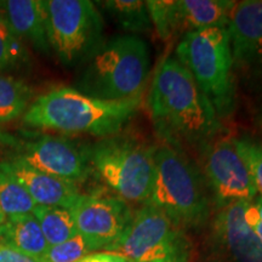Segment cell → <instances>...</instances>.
<instances>
[{
    "mask_svg": "<svg viewBox=\"0 0 262 262\" xmlns=\"http://www.w3.org/2000/svg\"><path fill=\"white\" fill-rule=\"evenodd\" d=\"M148 107L164 145L182 149L211 142L222 130L220 118L175 56L164 58L153 78Z\"/></svg>",
    "mask_w": 262,
    "mask_h": 262,
    "instance_id": "obj_1",
    "label": "cell"
},
{
    "mask_svg": "<svg viewBox=\"0 0 262 262\" xmlns=\"http://www.w3.org/2000/svg\"><path fill=\"white\" fill-rule=\"evenodd\" d=\"M141 103L142 96L106 101L74 88H55L31 102L24 122L32 127L103 139L119 134L139 112Z\"/></svg>",
    "mask_w": 262,
    "mask_h": 262,
    "instance_id": "obj_2",
    "label": "cell"
},
{
    "mask_svg": "<svg viewBox=\"0 0 262 262\" xmlns=\"http://www.w3.org/2000/svg\"><path fill=\"white\" fill-rule=\"evenodd\" d=\"M153 159L155 175L146 203L186 233H201L214 214V204L199 166L183 149L164 143L155 147Z\"/></svg>",
    "mask_w": 262,
    "mask_h": 262,
    "instance_id": "obj_3",
    "label": "cell"
},
{
    "mask_svg": "<svg viewBox=\"0 0 262 262\" xmlns=\"http://www.w3.org/2000/svg\"><path fill=\"white\" fill-rule=\"evenodd\" d=\"M150 70L147 42L139 35H118L88 60L75 90L106 101L142 96Z\"/></svg>",
    "mask_w": 262,
    "mask_h": 262,
    "instance_id": "obj_4",
    "label": "cell"
},
{
    "mask_svg": "<svg viewBox=\"0 0 262 262\" xmlns=\"http://www.w3.org/2000/svg\"><path fill=\"white\" fill-rule=\"evenodd\" d=\"M175 57L191 73L220 120L231 117L237 104V89L227 26H214L183 35Z\"/></svg>",
    "mask_w": 262,
    "mask_h": 262,
    "instance_id": "obj_5",
    "label": "cell"
},
{
    "mask_svg": "<svg viewBox=\"0 0 262 262\" xmlns=\"http://www.w3.org/2000/svg\"><path fill=\"white\" fill-rule=\"evenodd\" d=\"M155 147L129 134L103 137L90 146L93 171L114 195L145 204L155 175Z\"/></svg>",
    "mask_w": 262,
    "mask_h": 262,
    "instance_id": "obj_6",
    "label": "cell"
},
{
    "mask_svg": "<svg viewBox=\"0 0 262 262\" xmlns=\"http://www.w3.org/2000/svg\"><path fill=\"white\" fill-rule=\"evenodd\" d=\"M104 251L130 262H193L194 247L187 233L150 204L134 211L129 227Z\"/></svg>",
    "mask_w": 262,
    "mask_h": 262,
    "instance_id": "obj_7",
    "label": "cell"
},
{
    "mask_svg": "<svg viewBox=\"0 0 262 262\" xmlns=\"http://www.w3.org/2000/svg\"><path fill=\"white\" fill-rule=\"evenodd\" d=\"M41 4L50 50L63 64L88 61L103 44V17L93 2L45 0Z\"/></svg>",
    "mask_w": 262,
    "mask_h": 262,
    "instance_id": "obj_8",
    "label": "cell"
},
{
    "mask_svg": "<svg viewBox=\"0 0 262 262\" xmlns=\"http://www.w3.org/2000/svg\"><path fill=\"white\" fill-rule=\"evenodd\" d=\"M245 203L214 210L193 262H262V243L245 220Z\"/></svg>",
    "mask_w": 262,
    "mask_h": 262,
    "instance_id": "obj_9",
    "label": "cell"
},
{
    "mask_svg": "<svg viewBox=\"0 0 262 262\" xmlns=\"http://www.w3.org/2000/svg\"><path fill=\"white\" fill-rule=\"evenodd\" d=\"M201 171L210 191L214 210L257 196L247 165L232 140L211 141L201 146Z\"/></svg>",
    "mask_w": 262,
    "mask_h": 262,
    "instance_id": "obj_10",
    "label": "cell"
},
{
    "mask_svg": "<svg viewBox=\"0 0 262 262\" xmlns=\"http://www.w3.org/2000/svg\"><path fill=\"white\" fill-rule=\"evenodd\" d=\"M70 210L78 233L89 242L94 251L106 250L122 237L134 215L129 203L100 193L81 194Z\"/></svg>",
    "mask_w": 262,
    "mask_h": 262,
    "instance_id": "obj_11",
    "label": "cell"
},
{
    "mask_svg": "<svg viewBox=\"0 0 262 262\" xmlns=\"http://www.w3.org/2000/svg\"><path fill=\"white\" fill-rule=\"evenodd\" d=\"M18 158L32 168L73 183L84 182L93 172L90 147L64 137L42 135L21 146Z\"/></svg>",
    "mask_w": 262,
    "mask_h": 262,
    "instance_id": "obj_12",
    "label": "cell"
},
{
    "mask_svg": "<svg viewBox=\"0 0 262 262\" xmlns=\"http://www.w3.org/2000/svg\"><path fill=\"white\" fill-rule=\"evenodd\" d=\"M227 31L234 74L262 77V0L235 3Z\"/></svg>",
    "mask_w": 262,
    "mask_h": 262,
    "instance_id": "obj_13",
    "label": "cell"
},
{
    "mask_svg": "<svg viewBox=\"0 0 262 262\" xmlns=\"http://www.w3.org/2000/svg\"><path fill=\"white\" fill-rule=\"evenodd\" d=\"M8 164L37 205L71 209L83 194L77 183L39 171L18 157L8 160Z\"/></svg>",
    "mask_w": 262,
    "mask_h": 262,
    "instance_id": "obj_14",
    "label": "cell"
},
{
    "mask_svg": "<svg viewBox=\"0 0 262 262\" xmlns=\"http://www.w3.org/2000/svg\"><path fill=\"white\" fill-rule=\"evenodd\" d=\"M234 6L233 0H173L172 38L214 26H227Z\"/></svg>",
    "mask_w": 262,
    "mask_h": 262,
    "instance_id": "obj_15",
    "label": "cell"
},
{
    "mask_svg": "<svg viewBox=\"0 0 262 262\" xmlns=\"http://www.w3.org/2000/svg\"><path fill=\"white\" fill-rule=\"evenodd\" d=\"M4 17L16 37L32 44L37 50L50 51L44 10L39 0H8L2 3Z\"/></svg>",
    "mask_w": 262,
    "mask_h": 262,
    "instance_id": "obj_16",
    "label": "cell"
},
{
    "mask_svg": "<svg viewBox=\"0 0 262 262\" xmlns=\"http://www.w3.org/2000/svg\"><path fill=\"white\" fill-rule=\"evenodd\" d=\"M0 242L40 262L49 244L33 214L6 217L0 226Z\"/></svg>",
    "mask_w": 262,
    "mask_h": 262,
    "instance_id": "obj_17",
    "label": "cell"
},
{
    "mask_svg": "<svg viewBox=\"0 0 262 262\" xmlns=\"http://www.w3.org/2000/svg\"><path fill=\"white\" fill-rule=\"evenodd\" d=\"M35 216L49 247L57 245L78 234L70 209L37 205L32 212Z\"/></svg>",
    "mask_w": 262,
    "mask_h": 262,
    "instance_id": "obj_18",
    "label": "cell"
},
{
    "mask_svg": "<svg viewBox=\"0 0 262 262\" xmlns=\"http://www.w3.org/2000/svg\"><path fill=\"white\" fill-rule=\"evenodd\" d=\"M37 206L22 183L15 178L8 162H0V208L6 217L32 214Z\"/></svg>",
    "mask_w": 262,
    "mask_h": 262,
    "instance_id": "obj_19",
    "label": "cell"
},
{
    "mask_svg": "<svg viewBox=\"0 0 262 262\" xmlns=\"http://www.w3.org/2000/svg\"><path fill=\"white\" fill-rule=\"evenodd\" d=\"M117 22L130 35L147 33L152 29L146 2L141 0H108L101 3Z\"/></svg>",
    "mask_w": 262,
    "mask_h": 262,
    "instance_id": "obj_20",
    "label": "cell"
},
{
    "mask_svg": "<svg viewBox=\"0 0 262 262\" xmlns=\"http://www.w3.org/2000/svg\"><path fill=\"white\" fill-rule=\"evenodd\" d=\"M33 97L32 89L24 81L0 74V124L24 116Z\"/></svg>",
    "mask_w": 262,
    "mask_h": 262,
    "instance_id": "obj_21",
    "label": "cell"
},
{
    "mask_svg": "<svg viewBox=\"0 0 262 262\" xmlns=\"http://www.w3.org/2000/svg\"><path fill=\"white\" fill-rule=\"evenodd\" d=\"M27 61L24 41L16 37L6 18L0 15V71L15 70Z\"/></svg>",
    "mask_w": 262,
    "mask_h": 262,
    "instance_id": "obj_22",
    "label": "cell"
},
{
    "mask_svg": "<svg viewBox=\"0 0 262 262\" xmlns=\"http://www.w3.org/2000/svg\"><path fill=\"white\" fill-rule=\"evenodd\" d=\"M232 142L247 165L257 195L262 196V142L248 136L237 137Z\"/></svg>",
    "mask_w": 262,
    "mask_h": 262,
    "instance_id": "obj_23",
    "label": "cell"
},
{
    "mask_svg": "<svg viewBox=\"0 0 262 262\" xmlns=\"http://www.w3.org/2000/svg\"><path fill=\"white\" fill-rule=\"evenodd\" d=\"M90 253L94 250L89 242L78 233L63 243L49 247L40 262H77Z\"/></svg>",
    "mask_w": 262,
    "mask_h": 262,
    "instance_id": "obj_24",
    "label": "cell"
},
{
    "mask_svg": "<svg viewBox=\"0 0 262 262\" xmlns=\"http://www.w3.org/2000/svg\"><path fill=\"white\" fill-rule=\"evenodd\" d=\"M172 4L173 0H148L146 2L152 27L162 40L172 38Z\"/></svg>",
    "mask_w": 262,
    "mask_h": 262,
    "instance_id": "obj_25",
    "label": "cell"
},
{
    "mask_svg": "<svg viewBox=\"0 0 262 262\" xmlns=\"http://www.w3.org/2000/svg\"><path fill=\"white\" fill-rule=\"evenodd\" d=\"M245 220L262 243V196L257 195L245 205Z\"/></svg>",
    "mask_w": 262,
    "mask_h": 262,
    "instance_id": "obj_26",
    "label": "cell"
},
{
    "mask_svg": "<svg viewBox=\"0 0 262 262\" xmlns=\"http://www.w3.org/2000/svg\"><path fill=\"white\" fill-rule=\"evenodd\" d=\"M77 262H130L123 255L112 251H94Z\"/></svg>",
    "mask_w": 262,
    "mask_h": 262,
    "instance_id": "obj_27",
    "label": "cell"
},
{
    "mask_svg": "<svg viewBox=\"0 0 262 262\" xmlns=\"http://www.w3.org/2000/svg\"><path fill=\"white\" fill-rule=\"evenodd\" d=\"M0 262H39L0 242Z\"/></svg>",
    "mask_w": 262,
    "mask_h": 262,
    "instance_id": "obj_28",
    "label": "cell"
},
{
    "mask_svg": "<svg viewBox=\"0 0 262 262\" xmlns=\"http://www.w3.org/2000/svg\"><path fill=\"white\" fill-rule=\"evenodd\" d=\"M0 145L2 146H11V147H17L18 146V140L15 139L14 136L10 135V134L5 133L4 130L0 127Z\"/></svg>",
    "mask_w": 262,
    "mask_h": 262,
    "instance_id": "obj_29",
    "label": "cell"
},
{
    "mask_svg": "<svg viewBox=\"0 0 262 262\" xmlns=\"http://www.w3.org/2000/svg\"><path fill=\"white\" fill-rule=\"evenodd\" d=\"M5 219H6V216L4 215V212H3V210H2V208H0V226L3 225V222L5 221Z\"/></svg>",
    "mask_w": 262,
    "mask_h": 262,
    "instance_id": "obj_30",
    "label": "cell"
}]
</instances>
